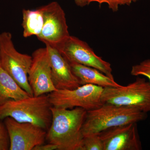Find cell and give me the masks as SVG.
<instances>
[{
    "label": "cell",
    "mask_w": 150,
    "mask_h": 150,
    "mask_svg": "<svg viewBox=\"0 0 150 150\" xmlns=\"http://www.w3.org/2000/svg\"><path fill=\"white\" fill-rule=\"evenodd\" d=\"M52 121L46 140L58 150H81L84 137L82 128L87 110L80 107L71 109L52 106Z\"/></svg>",
    "instance_id": "6da1fadb"
},
{
    "label": "cell",
    "mask_w": 150,
    "mask_h": 150,
    "mask_svg": "<svg viewBox=\"0 0 150 150\" xmlns=\"http://www.w3.org/2000/svg\"><path fill=\"white\" fill-rule=\"evenodd\" d=\"M52 106L46 94L10 100L0 105V120L11 117L21 123L34 124L47 131L52 121Z\"/></svg>",
    "instance_id": "7a4b0ae2"
},
{
    "label": "cell",
    "mask_w": 150,
    "mask_h": 150,
    "mask_svg": "<svg viewBox=\"0 0 150 150\" xmlns=\"http://www.w3.org/2000/svg\"><path fill=\"white\" fill-rule=\"evenodd\" d=\"M146 112L135 108L110 104L88 110L82 128L83 137L97 134L111 127L138 123L147 118Z\"/></svg>",
    "instance_id": "3957f363"
},
{
    "label": "cell",
    "mask_w": 150,
    "mask_h": 150,
    "mask_svg": "<svg viewBox=\"0 0 150 150\" xmlns=\"http://www.w3.org/2000/svg\"><path fill=\"white\" fill-rule=\"evenodd\" d=\"M0 57L1 67L30 96H33L28 80L32 56L22 54L16 50L10 32L5 31L0 33Z\"/></svg>",
    "instance_id": "277c9868"
},
{
    "label": "cell",
    "mask_w": 150,
    "mask_h": 150,
    "mask_svg": "<svg viewBox=\"0 0 150 150\" xmlns=\"http://www.w3.org/2000/svg\"><path fill=\"white\" fill-rule=\"evenodd\" d=\"M101 101L103 104L135 108L147 113L150 112V82L138 76L127 86L103 88Z\"/></svg>",
    "instance_id": "5b68a950"
},
{
    "label": "cell",
    "mask_w": 150,
    "mask_h": 150,
    "mask_svg": "<svg viewBox=\"0 0 150 150\" xmlns=\"http://www.w3.org/2000/svg\"><path fill=\"white\" fill-rule=\"evenodd\" d=\"M103 89L99 86L86 84L73 89H57L48 93V96L54 107L68 109L80 107L88 111L102 105Z\"/></svg>",
    "instance_id": "8992f818"
},
{
    "label": "cell",
    "mask_w": 150,
    "mask_h": 150,
    "mask_svg": "<svg viewBox=\"0 0 150 150\" xmlns=\"http://www.w3.org/2000/svg\"><path fill=\"white\" fill-rule=\"evenodd\" d=\"M56 48L69 63L92 67L114 79L110 63L97 56L87 43L77 37L70 35Z\"/></svg>",
    "instance_id": "52a82bcc"
},
{
    "label": "cell",
    "mask_w": 150,
    "mask_h": 150,
    "mask_svg": "<svg viewBox=\"0 0 150 150\" xmlns=\"http://www.w3.org/2000/svg\"><path fill=\"white\" fill-rule=\"evenodd\" d=\"M40 8L44 22L37 38L44 44L48 43L56 48L70 35L64 11L56 1L51 2Z\"/></svg>",
    "instance_id": "ba28073f"
},
{
    "label": "cell",
    "mask_w": 150,
    "mask_h": 150,
    "mask_svg": "<svg viewBox=\"0 0 150 150\" xmlns=\"http://www.w3.org/2000/svg\"><path fill=\"white\" fill-rule=\"evenodd\" d=\"M8 133L10 150H33L44 144L47 131L32 123H21L11 117L5 118Z\"/></svg>",
    "instance_id": "9c48e42d"
},
{
    "label": "cell",
    "mask_w": 150,
    "mask_h": 150,
    "mask_svg": "<svg viewBox=\"0 0 150 150\" xmlns=\"http://www.w3.org/2000/svg\"><path fill=\"white\" fill-rule=\"evenodd\" d=\"M32 62L28 74L30 86L34 96L56 90L52 80L50 60L47 48H38L33 53Z\"/></svg>",
    "instance_id": "30bf717a"
},
{
    "label": "cell",
    "mask_w": 150,
    "mask_h": 150,
    "mask_svg": "<svg viewBox=\"0 0 150 150\" xmlns=\"http://www.w3.org/2000/svg\"><path fill=\"white\" fill-rule=\"evenodd\" d=\"M103 150H140L142 143L137 123L111 127L97 134Z\"/></svg>",
    "instance_id": "8fae6325"
},
{
    "label": "cell",
    "mask_w": 150,
    "mask_h": 150,
    "mask_svg": "<svg viewBox=\"0 0 150 150\" xmlns=\"http://www.w3.org/2000/svg\"><path fill=\"white\" fill-rule=\"evenodd\" d=\"M45 44L50 60L52 80L56 89H73L81 86L69 62L56 48L48 43Z\"/></svg>",
    "instance_id": "7c38bea8"
},
{
    "label": "cell",
    "mask_w": 150,
    "mask_h": 150,
    "mask_svg": "<svg viewBox=\"0 0 150 150\" xmlns=\"http://www.w3.org/2000/svg\"><path fill=\"white\" fill-rule=\"evenodd\" d=\"M75 76L77 78L81 85L93 84L103 88L121 87L112 79L99 70L76 63H69Z\"/></svg>",
    "instance_id": "4fadbf2b"
},
{
    "label": "cell",
    "mask_w": 150,
    "mask_h": 150,
    "mask_svg": "<svg viewBox=\"0 0 150 150\" xmlns=\"http://www.w3.org/2000/svg\"><path fill=\"white\" fill-rule=\"evenodd\" d=\"M30 96L13 78L0 67V105L10 100H18Z\"/></svg>",
    "instance_id": "5bb4252c"
},
{
    "label": "cell",
    "mask_w": 150,
    "mask_h": 150,
    "mask_svg": "<svg viewBox=\"0 0 150 150\" xmlns=\"http://www.w3.org/2000/svg\"><path fill=\"white\" fill-rule=\"evenodd\" d=\"M23 36L28 38L38 36L42 30L44 22L43 13L40 7L36 10L24 9L22 11Z\"/></svg>",
    "instance_id": "9a60e30c"
},
{
    "label": "cell",
    "mask_w": 150,
    "mask_h": 150,
    "mask_svg": "<svg viewBox=\"0 0 150 150\" xmlns=\"http://www.w3.org/2000/svg\"><path fill=\"white\" fill-rule=\"evenodd\" d=\"M81 150H103V144L98 134L84 137Z\"/></svg>",
    "instance_id": "2e32d148"
},
{
    "label": "cell",
    "mask_w": 150,
    "mask_h": 150,
    "mask_svg": "<svg viewBox=\"0 0 150 150\" xmlns=\"http://www.w3.org/2000/svg\"><path fill=\"white\" fill-rule=\"evenodd\" d=\"M139 0H88V4L93 2L98 3L100 6L103 4L108 5V8L113 12L118 11L119 6H130L133 3H136Z\"/></svg>",
    "instance_id": "e0dca14e"
},
{
    "label": "cell",
    "mask_w": 150,
    "mask_h": 150,
    "mask_svg": "<svg viewBox=\"0 0 150 150\" xmlns=\"http://www.w3.org/2000/svg\"><path fill=\"white\" fill-rule=\"evenodd\" d=\"M131 74L136 76H144L149 79L150 83V59H146L138 64L133 66Z\"/></svg>",
    "instance_id": "ac0fdd59"
},
{
    "label": "cell",
    "mask_w": 150,
    "mask_h": 150,
    "mask_svg": "<svg viewBox=\"0 0 150 150\" xmlns=\"http://www.w3.org/2000/svg\"><path fill=\"white\" fill-rule=\"evenodd\" d=\"M9 147L10 140L7 130L4 123L0 121V150H9Z\"/></svg>",
    "instance_id": "d6986e66"
},
{
    "label": "cell",
    "mask_w": 150,
    "mask_h": 150,
    "mask_svg": "<svg viewBox=\"0 0 150 150\" xmlns=\"http://www.w3.org/2000/svg\"><path fill=\"white\" fill-rule=\"evenodd\" d=\"M57 149L58 148L56 145L48 143L47 144H43L36 146L33 150H54Z\"/></svg>",
    "instance_id": "ffe728a7"
},
{
    "label": "cell",
    "mask_w": 150,
    "mask_h": 150,
    "mask_svg": "<svg viewBox=\"0 0 150 150\" xmlns=\"http://www.w3.org/2000/svg\"><path fill=\"white\" fill-rule=\"evenodd\" d=\"M77 6L81 7H83L88 4V0H74Z\"/></svg>",
    "instance_id": "44dd1931"
},
{
    "label": "cell",
    "mask_w": 150,
    "mask_h": 150,
    "mask_svg": "<svg viewBox=\"0 0 150 150\" xmlns=\"http://www.w3.org/2000/svg\"><path fill=\"white\" fill-rule=\"evenodd\" d=\"M0 67H1V57H0Z\"/></svg>",
    "instance_id": "7402d4cb"
}]
</instances>
